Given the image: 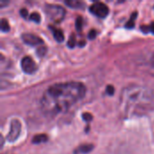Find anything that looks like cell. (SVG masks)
<instances>
[{"instance_id": "1", "label": "cell", "mask_w": 154, "mask_h": 154, "mask_svg": "<svg viewBox=\"0 0 154 154\" xmlns=\"http://www.w3.org/2000/svg\"><path fill=\"white\" fill-rule=\"evenodd\" d=\"M86 87L78 81L56 83L47 88L41 98L42 111L49 117L67 112L71 106L84 98Z\"/></svg>"}, {"instance_id": "2", "label": "cell", "mask_w": 154, "mask_h": 154, "mask_svg": "<svg viewBox=\"0 0 154 154\" xmlns=\"http://www.w3.org/2000/svg\"><path fill=\"white\" fill-rule=\"evenodd\" d=\"M119 101L124 115L141 116L154 109V92L146 87L130 85L122 90Z\"/></svg>"}, {"instance_id": "3", "label": "cell", "mask_w": 154, "mask_h": 154, "mask_svg": "<svg viewBox=\"0 0 154 154\" xmlns=\"http://www.w3.org/2000/svg\"><path fill=\"white\" fill-rule=\"evenodd\" d=\"M45 14L51 21L58 23H61L64 17L66 11L65 9L58 5H46L45 6Z\"/></svg>"}, {"instance_id": "4", "label": "cell", "mask_w": 154, "mask_h": 154, "mask_svg": "<svg viewBox=\"0 0 154 154\" xmlns=\"http://www.w3.org/2000/svg\"><path fill=\"white\" fill-rule=\"evenodd\" d=\"M90 13L93 14L94 16H96L100 18H104L109 13V9L105 4L101 3V2H96L90 6L89 7Z\"/></svg>"}, {"instance_id": "5", "label": "cell", "mask_w": 154, "mask_h": 154, "mask_svg": "<svg viewBox=\"0 0 154 154\" xmlns=\"http://www.w3.org/2000/svg\"><path fill=\"white\" fill-rule=\"evenodd\" d=\"M21 68L26 74H33L37 70V65L31 57L25 56L21 61Z\"/></svg>"}, {"instance_id": "6", "label": "cell", "mask_w": 154, "mask_h": 154, "mask_svg": "<svg viewBox=\"0 0 154 154\" xmlns=\"http://www.w3.org/2000/svg\"><path fill=\"white\" fill-rule=\"evenodd\" d=\"M21 133V123L15 119L12 121L11 123V127H10V131L6 136V140L10 143H13V141H16V139L19 137Z\"/></svg>"}, {"instance_id": "7", "label": "cell", "mask_w": 154, "mask_h": 154, "mask_svg": "<svg viewBox=\"0 0 154 154\" xmlns=\"http://www.w3.org/2000/svg\"><path fill=\"white\" fill-rule=\"evenodd\" d=\"M21 38L23 42L31 46H42L44 43L42 38L32 33H23Z\"/></svg>"}, {"instance_id": "8", "label": "cell", "mask_w": 154, "mask_h": 154, "mask_svg": "<svg viewBox=\"0 0 154 154\" xmlns=\"http://www.w3.org/2000/svg\"><path fill=\"white\" fill-rule=\"evenodd\" d=\"M93 149H94V145H93V144H90V143L81 144L80 146H78V147L74 150V153H75V154H85V153L90 152Z\"/></svg>"}, {"instance_id": "9", "label": "cell", "mask_w": 154, "mask_h": 154, "mask_svg": "<svg viewBox=\"0 0 154 154\" xmlns=\"http://www.w3.org/2000/svg\"><path fill=\"white\" fill-rule=\"evenodd\" d=\"M65 5L68 6L69 7L71 8H78V9H82L85 7V4L84 2L81 1H77V0H68V1H65Z\"/></svg>"}, {"instance_id": "10", "label": "cell", "mask_w": 154, "mask_h": 154, "mask_svg": "<svg viewBox=\"0 0 154 154\" xmlns=\"http://www.w3.org/2000/svg\"><path fill=\"white\" fill-rule=\"evenodd\" d=\"M52 29V34L54 36V39L58 42H63L64 40V34L62 32V31H61L60 29H56L54 27H50Z\"/></svg>"}, {"instance_id": "11", "label": "cell", "mask_w": 154, "mask_h": 154, "mask_svg": "<svg viewBox=\"0 0 154 154\" xmlns=\"http://www.w3.org/2000/svg\"><path fill=\"white\" fill-rule=\"evenodd\" d=\"M47 141H48V136L46 134H37L32 138V141L35 144H39V143H46Z\"/></svg>"}, {"instance_id": "12", "label": "cell", "mask_w": 154, "mask_h": 154, "mask_svg": "<svg viewBox=\"0 0 154 154\" xmlns=\"http://www.w3.org/2000/svg\"><path fill=\"white\" fill-rule=\"evenodd\" d=\"M10 29V25H9V23L6 19L2 18L1 19V31L2 32H8Z\"/></svg>"}, {"instance_id": "13", "label": "cell", "mask_w": 154, "mask_h": 154, "mask_svg": "<svg viewBox=\"0 0 154 154\" xmlns=\"http://www.w3.org/2000/svg\"><path fill=\"white\" fill-rule=\"evenodd\" d=\"M29 19L31 21H33L35 23H40L41 21V16L38 13H35V12H33V13H32L29 16Z\"/></svg>"}, {"instance_id": "14", "label": "cell", "mask_w": 154, "mask_h": 154, "mask_svg": "<svg viewBox=\"0 0 154 154\" xmlns=\"http://www.w3.org/2000/svg\"><path fill=\"white\" fill-rule=\"evenodd\" d=\"M75 45H76V37L74 34H71L68 41V46L69 48H74Z\"/></svg>"}, {"instance_id": "15", "label": "cell", "mask_w": 154, "mask_h": 154, "mask_svg": "<svg viewBox=\"0 0 154 154\" xmlns=\"http://www.w3.org/2000/svg\"><path fill=\"white\" fill-rule=\"evenodd\" d=\"M82 25H83V20L82 17L78 16L76 20V28L78 31H81L82 30Z\"/></svg>"}, {"instance_id": "16", "label": "cell", "mask_w": 154, "mask_h": 154, "mask_svg": "<svg viewBox=\"0 0 154 154\" xmlns=\"http://www.w3.org/2000/svg\"><path fill=\"white\" fill-rule=\"evenodd\" d=\"M46 47L45 46H43V45H42V46H40L39 48H38V51H37V55L39 56V57H42L45 53H46Z\"/></svg>"}, {"instance_id": "17", "label": "cell", "mask_w": 154, "mask_h": 154, "mask_svg": "<svg viewBox=\"0 0 154 154\" xmlns=\"http://www.w3.org/2000/svg\"><path fill=\"white\" fill-rule=\"evenodd\" d=\"M82 117H83V119H84L87 123L90 122L93 119V116L90 114H88V113H84V114H83V115H82Z\"/></svg>"}, {"instance_id": "18", "label": "cell", "mask_w": 154, "mask_h": 154, "mask_svg": "<svg viewBox=\"0 0 154 154\" xmlns=\"http://www.w3.org/2000/svg\"><path fill=\"white\" fill-rule=\"evenodd\" d=\"M105 92L107 95H110V96H113L114 93V88L111 85L106 87V89H105Z\"/></svg>"}, {"instance_id": "19", "label": "cell", "mask_w": 154, "mask_h": 154, "mask_svg": "<svg viewBox=\"0 0 154 154\" xmlns=\"http://www.w3.org/2000/svg\"><path fill=\"white\" fill-rule=\"evenodd\" d=\"M20 14H21V16H23V18H27L28 11H27L25 8H22V9L20 10Z\"/></svg>"}, {"instance_id": "20", "label": "cell", "mask_w": 154, "mask_h": 154, "mask_svg": "<svg viewBox=\"0 0 154 154\" xmlns=\"http://www.w3.org/2000/svg\"><path fill=\"white\" fill-rule=\"evenodd\" d=\"M96 35H97V32L95 30H91L89 32H88V38L90 40H93L94 38H96Z\"/></svg>"}, {"instance_id": "21", "label": "cell", "mask_w": 154, "mask_h": 154, "mask_svg": "<svg viewBox=\"0 0 154 154\" xmlns=\"http://www.w3.org/2000/svg\"><path fill=\"white\" fill-rule=\"evenodd\" d=\"M134 26V20H130V21L126 23V25H125V27H126V28H130V29H132Z\"/></svg>"}, {"instance_id": "22", "label": "cell", "mask_w": 154, "mask_h": 154, "mask_svg": "<svg viewBox=\"0 0 154 154\" xmlns=\"http://www.w3.org/2000/svg\"><path fill=\"white\" fill-rule=\"evenodd\" d=\"M148 27H149V32H150L154 34V22H152Z\"/></svg>"}, {"instance_id": "23", "label": "cell", "mask_w": 154, "mask_h": 154, "mask_svg": "<svg viewBox=\"0 0 154 154\" xmlns=\"http://www.w3.org/2000/svg\"><path fill=\"white\" fill-rule=\"evenodd\" d=\"M78 45H80V46H84V45H85V42H84V41H81V42L78 43Z\"/></svg>"}, {"instance_id": "24", "label": "cell", "mask_w": 154, "mask_h": 154, "mask_svg": "<svg viewBox=\"0 0 154 154\" xmlns=\"http://www.w3.org/2000/svg\"><path fill=\"white\" fill-rule=\"evenodd\" d=\"M151 61H152V64H153V66H154V55H153V57H152V59H151Z\"/></svg>"}]
</instances>
